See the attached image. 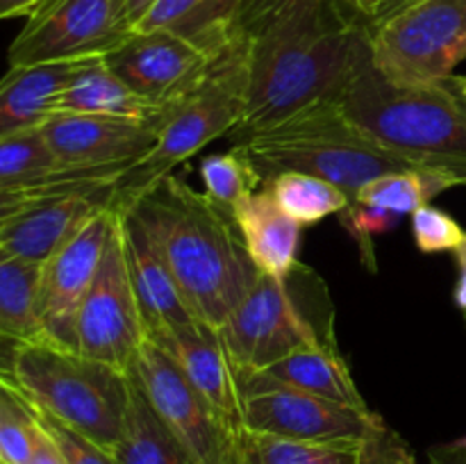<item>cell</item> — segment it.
Instances as JSON below:
<instances>
[{
    "label": "cell",
    "mask_w": 466,
    "mask_h": 464,
    "mask_svg": "<svg viewBox=\"0 0 466 464\" xmlns=\"http://www.w3.org/2000/svg\"><path fill=\"white\" fill-rule=\"evenodd\" d=\"M248 100L230 139L278 126L300 109L337 103L371 62L367 21L344 0H246Z\"/></svg>",
    "instance_id": "cell-1"
},
{
    "label": "cell",
    "mask_w": 466,
    "mask_h": 464,
    "mask_svg": "<svg viewBox=\"0 0 466 464\" xmlns=\"http://www.w3.org/2000/svg\"><path fill=\"white\" fill-rule=\"evenodd\" d=\"M123 207L144 223L196 321L218 330L259 276L232 214L176 173Z\"/></svg>",
    "instance_id": "cell-2"
},
{
    "label": "cell",
    "mask_w": 466,
    "mask_h": 464,
    "mask_svg": "<svg viewBox=\"0 0 466 464\" xmlns=\"http://www.w3.org/2000/svg\"><path fill=\"white\" fill-rule=\"evenodd\" d=\"M337 103L387 150L466 187V98L451 80L396 82L371 59Z\"/></svg>",
    "instance_id": "cell-3"
},
{
    "label": "cell",
    "mask_w": 466,
    "mask_h": 464,
    "mask_svg": "<svg viewBox=\"0 0 466 464\" xmlns=\"http://www.w3.org/2000/svg\"><path fill=\"white\" fill-rule=\"evenodd\" d=\"M0 382L114 455L130 408V373L53 341L7 344Z\"/></svg>",
    "instance_id": "cell-4"
},
{
    "label": "cell",
    "mask_w": 466,
    "mask_h": 464,
    "mask_svg": "<svg viewBox=\"0 0 466 464\" xmlns=\"http://www.w3.org/2000/svg\"><path fill=\"white\" fill-rule=\"evenodd\" d=\"M241 144L264 182L287 171L308 173L332 182L350 198L385 173L419 168L371 139L339 103L300 109L278 126L246 136Z\"/></svg>",
    "instance_id": "cell-5"
},
{
    "label": "cell",
    "mask_w": 466,
    "mask_h": 464,
    "mask_svg": "<svg viewBox=\"0 0 466 464\" xmlns=\"http://www.w3.org/2000/svg\"><path fill=\"white\" fill-rule=\"evenodd\" d=\"M248 100V36L244 25L209 64L203 80L177 103L164 109L157 144L144 159L132 164L114 187V205L123 207L146 189L173 173L200 148L241 123Z\"/></svg>",
    "instance_id": "cell-6"
},
{
    "label": "cell",
    "mask_w": 466,
    "mask_h": 464,
    "mask_svg": "<svg viewBox=\"0 0 466 464\" xmlns=\"http://www.w3.org/2000/svg\"><path fill=\"white\" fill-rule=\"evenodd\" d=\"M299 287L300 264L287 280L259 273L230 318L218 328V339L237 371H267L305 346L335 341L332 314H309Z\"/></svg>",
    "instance_id": "cell-7"
},
{
    "label": "cell",
    "mask_w": 466,
    "mask_h": 464,
    "mask_svg": "<svg viewBox=\"0 0 466 464\" xmlns=\"http://www.w3.org/2000/svg\"><path fill=\"white\" fill-rule=\"evenodd\" d=\"M373 66L396 82H444L466 59V0H417L369 25Z\"/></svg>",
    "instance_id": "cell-8"
},
{
    "label": "cell",
    "mask_w": 466,
    "mask_h": 464,
    "mask_svg": "<svg viewBox=\"0 0 466 464\" xmlns=\"http://www.w3.org/2000/svg\"><path fill=\"white\" fill-rule=\"evenodd\" d=\"M146 339L144 318L123 253L121 209L116 207L103 262L76 314L73 348L130 373Z\"/></svg>",
    "instance_id": "cell-9"
},
{
    "label": "cell",
    "mask_w": 466,
    "mask_h": 464,
    "mask_svg": "<svg viewBox=\"0 0 466 464\" xmlns=\"http://www.w3.org/2000/svg\"><path fill=\"white\" fill-rule=\"evenodd\" d=\"M135 32L126 0H48L9 45V66L105 57Z\"/></svg>",
    "instance_id": "cell-10"
},
{
    "label": "cell",
    "mask_w": 466,
    "mask_h": 464,
    "mask_svg": "<svg viewBox=\"0 0 466 464\" xmlns=\"http://www.w3.org/2000/svg\"><path fill=\"white\" fill-rule=\"evenodd\" d=\"M244 428L303 441H362L385 423L373 409H358L273 380L262 371L239 373Z\"/></svg>",
    "instance_id": "cell-11"
},
{
    "label": "cell",
    "mask_w": 466,
    "mask_h": 464,
    "mask_svg": "<svg viewBox=\"0 0 466 464\" xmlns=\"http://www.w3.org/2000/svg\"><path fill=\"white\" fill-rule=\"evenodd\" d=\"M130 376L155 412L189 446L200 464H235L237 437L217 409L187 380L171 355L150 339L141 346Z\"/></svg>",
    "instance_id": "cell-12"
},
{
    "label": "cell",
    "mask_w": 466,
    "mask_h": 464,
    "mask_svg": "<svg viewBox=\"0 0 466 464\" xmlns=\"http://www.w3.org/2000/svg\"><path fill=\"white\" fill-rule=\"evenodd\" d=\"M114 187L0 198V257L46 264L91 217L114 205Z\"/></svg>",
    "instance_id": "cell-13"
},
{
    "label": "cell",
    "mask_w": 466,
    "mask_h": 464,
    "mask_svg": "<svg viewBox=\"0 0 466 464\" xmlns=\"http://www.w3.org/2000/svg\"><path fill=\"white\" fill-rule=\"evenodd\" d=\"M214 57L171 32L135 30L103 59L141 98L167 109L203 80Z\"/></svg>",
    "instance_id": "cell-14"
},
{
    "label": "cell",
    "mask_w": 466,
    "mask_h": 464,
    "mask_svg": "<svg viewBox=\"0 0 466 464\" xmlns=\"http://www.w3.org/2000/svg\"><path fill=\"white\" fill-rule=\"evenodd\" d=\"M114 214H116L114 205L100 209L64 248H59L44 264L39 317L46 341H53L64 348H73L76 314L80 309L82 298L89 291L91 282H94L96 273H98L100 262H103Z\"/></svg>",
    "instance_id": "cell-15"
},
{
    "label": "cell",
    "mask_w": 466,
    "mask_h": 464,
    "mask_svg": "<svg viewBox=\"0 0 466 464\" xmlns=\"http://www.w3.org/2000/svg\"><path fill=\"white\" fill-rule=\"evenodd\" d=\"M162 118L53 114L41 130L68 166L127 171L157 144Z\"/></svg>",
    "instance_id": "cell-16"
},
{
    "label": "cell",
    "mask_w": 466,
    "mask_h": 464,
    "mask_svg": "<svg viewBox=\"0 0 466 464\" xmlns=\"http://www.w3.org/2000/svg\"><path fill=\"white\" fill-rule=\"evenodd\" d=\"M167 350L187 380L205 396L235 435L244 430V398L237 368L218 332L198 321L177 323L148 337Z\"/></svg>",
    "instance_id": "cell-17"
},
{
    "label": "cell",
    "mask_w": 466,
    "mask_h": 464,
    "mask_svg": "<svg viewBox=\"0 0 466 464\" xmlns=\"http://www.w3.org/2000/svg\"><path fill=\"white\" fill-rule=\"evenodd\" d=\"M121 209L123 253H126L127 271H130L137 303H139L141 318H144L146 337L155 335L164 328L177 326V323L196 321L144 223L137 218L132 209Z\"/></svg>",
    "instance_id": "cell-18"
},
{
    "label": "cell",
    "mask_w": 466,
    "mask_h": 464,
    "mask_svg": "<svg viewBox=\"0 0 466 464\" xmlns=\"http://www.w3.org/2000/svg\"><path fill=\"white\" fill-rule=\"evenodd\" d=\"M241 241L259 273L287 280L299 267L300 226L278 205L267 185L232 209Z\"/></svg>",
    "instance_id": "cell-19"
},
{
    "label": "cell",
    "mask_w": 466,
    "mask_h": 464,
    "mask_svg": "<svg viewBox=\"0 0 466 464\" xmlns=\"http://www.w3.org/2000/svg\"><path fill=\"white\" fill-rule=\"evenodd\" d=\"M96 59V57H94ZM86 59L9 66L0 82V136L44 127L55 103Z\"/></svg>",
    "instance_id": "cell-20"
},
{
    "label": "cell",
    "mask_w": 466,
    "mask_h": 464,
    "mask_svg": "<svg viewBox=\"0 0 466 464\" xmlns=\"http://www.w3.org/2000/svg\"><path fill=\"white\" fill-rule=\"evenodd\" d=\"M246 0H159L137 30H164L208 55H218L241 32Z\"/></svg>",
    "instance_id": "cell-21"
},
{
    "label": "cell",
    "mask_w": 466,
    "mask_h": 464,
    "mask_svg": "<svg viewBox=\"0 0 466 464\" xmlns=\"http://www.w3.org/2000/svg\"><path fill=\"white\" fill-rule=\"evenodd\" d=\"M262 373L294 389L323 396V398L350 405V408L371 409L362 391L355 385L353 373L344 355L337 348V341L305 346Z\"/></svg>",
    "instance_id": "cell-22"
},
{
    "label": "cell",
    "mask_w": 466,
    "mask_h": 464,
    "mask_svg": "<svg viewBox=\"0 0 466 464\" xmlns=\"http://www.w3.org/2000/svg\"><path fill=\"white\" fill-rule=\"evenodd\" d=\"M55 114L162 118L164 109L132 91L103 57L86 59L55 103Z\"/></svg>",
    "instance_id": "cell-23"
},
{
    "label": "cell",
    "mask_w": 466,
    "mask_h": 464,
    "mask_svg": "<svg viewBox=\"0 0 466 464\" xmlns=\"http://www.w3.org/2000/svg\"><path fill=\"white\" fill-rule=\"evenodd\" d=\"M114 459L118 464H200L189 446L155 412L135 378L126 430L114 450Z\"/></svg>",
    "instance_id": "cell-24"
},
{
    "label": "cell",
    "mask_w": 466,
    "mask_h": 464,
    "mask_svg": "<svg viewBox=\"0 0 466 464\" xmlns=\"http://www.w3.org/2000/svg\"><path fill=\"white\" fill-rule=\"evenodd\" d=\"M44 264L0 257V335L5 344L46 341L39 317Z\"/></svg>",
    "instance_id": "cell-25"
},
{
    "label": "cell",
    "mask_w": 466,
    "mask_h": 464,
    "mask_svg": "<svg viewBox=\"0 0 466 464\" xmlns=\"http://www.w3.org/2000/svg\"><path fill=\"white\" fill-rule=\"evenodd\" d=\"M358 455L360 441H303L244 428L235 464H358Z\"/></svg>",
    "instance_id": "cell-26"
},
{
    "label": "cell",
    "mask_w": 466,
    "mask_h": 464,
    "mask_svg": "<svg viewBox=\"0 0 466 464\" xmlns=\"http://www.w3.org/2000/svg\"><path fill=\"white\" fill-rule=\"evenodd\" d=\"M451 187H462V182L453 173L432 171V168H405V171H391L371 180L358 191L353 200L405 217V214H414Z\"/></svg>",
    "instance_id": "cell-27"
},
{
    "label": "cell",
    "mask_w": 466,
    "mask_h": 464,
    "mask_svg": "<svg viewBox=\"0 0 466 464\" xmlns=\"http://www.w3.org/2000/svg\"><path fill=\"white\" fill-rule=\"evenodd\" d=\"M264 185L276 196L278 205L300 226H309L330 214H341L353 198L332 182L308 173L287 171L271 177Z\"/></svg>",
    "instance_id": "cell-28"
},
{
    "label": "cell",
    "mask_w": 466,
    "mask_h": 464,
    "mask_svg": "<svg viewBox=\"0 0 466 464\" xmlns=\"http://www.w3.org/2000/svg\"><path fill=\"white\" fill-rule=\"evenodd\" d=\"M198 171L205 182L208 198L230 214L241 200L248 198L264 185L244 144H237L226 153L209 155L200 162Z\"/></svg>",
    "instance_id": "cell-29"
},
{
    "label": "cell",
    "mask_w": 466,
    "mask_h": 464,
    "mask_svg": "<svg viewBox=\"0 0 466 464\" xmlns=\"http://www.w3.org/2000/svg\"><path fill=\"white\" fill-rule=\"evenodd\" d=\"M3 385V382H0ZM44 437L30 403L3 385L0 394V464H27Z\"/></svg>",
    "instance_id": "cell-30"
},
{
    "label": "cell",
    "mask_w": 466,
    "mask_h": 464,
    "mask_svg": "<svg viewBox=\"0 0 466 464\" xmlns=\"http://www.w3.org/2000/svg\"><path fill=\"white\" fill-rule=\"evenodd\" d=\"M410 218H412L414 244L426 255L449 253V250L455 253L466 237L462 226L451 214L431 203L410 214Z\"/></svg>",
    "instance_id": "cell-31"
},
{
    "label": "cell",
    "mask_w": 466,
    "mask_h": 464,
    "mask_svg": "<svg viewBox=\"0 0 466 464\" xmlns=\"http://www.w3.org/2000/svg\"><path fill=\"white\" fill-rule=\"evenodd\" d=\"M30 408L32 412H35L39 426L44 428L46 435L53 439V444L57 446V450L62 453L64 464H118L109 450L100 449L96 441H91L89 437L77 432L76 428L66 426L64 421L55 419L53 414L35 408L32 403Z\"/></svg>",
    "instance_id": "cell-32"
},
{
    "label": "cell",
    "mask_w": 466,
    "mask_h": 464,
    "mask_svg": "<svg viewBox=\"0 0 466 464\" xmlns=\"http://www.w3.org/2000/svg\"><path fill=\"white\" fill-rule=\"evenodd\" d=\"M339 218L341 223H344L346 230L350 232V237L360 244L362 253L367 255L369 267H373V259H371L373 237L391 232L400 221H403L400 214L390 212V209H382V207H371V205H360L355 203V200L339 214Z\"/></svg>",
    "instance_id": "cell-33"
},
{
    "label": "cell",
    "mask_w": 466,
    "mask_h": 464,
    "mask_svg": "<svg viewBox=\"0 0 466 464\" xmlns=\"http://www.w3.org/2000/svg\"><path fill=\"white\" fill-rule=\"evenodd\" d=\"M358 464H419L408 441L387 423L360 441Z\"/></svg>",
    "instance_id": "cell-34"
},
{
    "label": "cell",
    "mask_w": 466,
    "mask_h": 464,
    "mask_svg": "<svg viewBox=\"0 0 466 464\" xmlns=\"http://www.w3.org/2000/svg\"><path fill=\"white\" fill-rule=\"evenodd\" d=\"M344 3L350 9H355L367 21V25H376V23L385 21L391 14L410 7L417 0H344Z\"/></svg>",
    "instance_id": "cell-35"
},
{
    "label": "cell",
    "mask_w": 466,
    "mask_h": 464,
    "mask_svg": "<svg viewBox=\"0 0 466 464\" xmlns=\"http://www.w3.org/2000/svg\"><path fill=\"white\" fill-rule=\"evenodd\" d=\"M428 464H466V449L449 444H437L428 449Z\"/></svg>",
    "instance_id": "cell-36"
},
{
    "label": "cell",
    "mask_w": 466,
    "mask_h": 464,
    "mask_svg": "<svg viewBox=\"0 0 466 464\" xmlns=\"http://www.w3.org/2000/svg\"><path fill=\"white\" fill-rule=\"evenodd\" d=\"M48 0H0V16L3 18H27Z\"/></svg>",
    "instance_id": "cell-37"
},
{
    "label": "cell",
    "mask_w": 466,
    "mask_h": 464,
    "mask_svg": "<svg viewBox=\"0 0 466 464\" xmlns=\"http://www.w3.org/2000/svg\"><path fill=\"white\" fill-rule=\"evenodd\" d=\"M453 255H455V259H458V267H460V277H458V285H455V291H453V300H455V305H458L460 312L466 317V237Z\"/></svg>",
    "instance_id": "cell-38"
},
{
    "label": "cell",
    "mask_w": 466,
    "mask_h": 464,
    "mask_svg": "<svg viewBox=\"0 0 466 464\" xmlns=\"http://www.w3.org/2000/svg\"><path fill=\"white\" fill-rule=\"evenodd\" d=\"M27 464H64L62 453H59L57 446L53 444V439L46 435V430H44V437H41L39 446H36L35 455H32Z\"/></svg>",
    "instance_id": "cell-39"
},
{
    "label": "cell",
    "mask_w": 466,
    "mask_h": 464,
    "mask_svg": "<svg viewBox=\"0 0 466 464\" xmlns=\"http://www.w3.org/2000/svg\"><path fill=\"white\" fill-rule=\"evenodd\" d=\"M159 0H126L127 16H130V23L135 30H137V25H139V23L148 16L150 9H153Z\"/></svg>",
    "instance_id": "cell-40"
},
{
    "label": "cell",
    "mask_w": 466,
    "mask_h": 464,
    "mask_svg": "<svg viewBox=\"0 0 466 464\" xmlns=\"http://www.w3.org/2000/svg\"><path fill=\"white\" fill-rule=\"evenodd\" d=\"M449 80H451V85H453L455 89H458L460 94L466 98V76H451Z\"/></svg>",
    "instance_id": "cell-41"
},
{
    "label": "cell",
    "mask_w": 466,
    "mask_h": 464,
    "mask_svg": "<svg viewBox=\"0 0 466 464\" xmlns=\"http://www.w3.org/2000/svg\"><path fill=\"white\" fill-rule=\"evenodd\" d=\"M455 446H462V449H466V435H462V437H458V439L453 441Z\"/></svg>",
    "instance_id": "cell-42"
}]
</instances>
